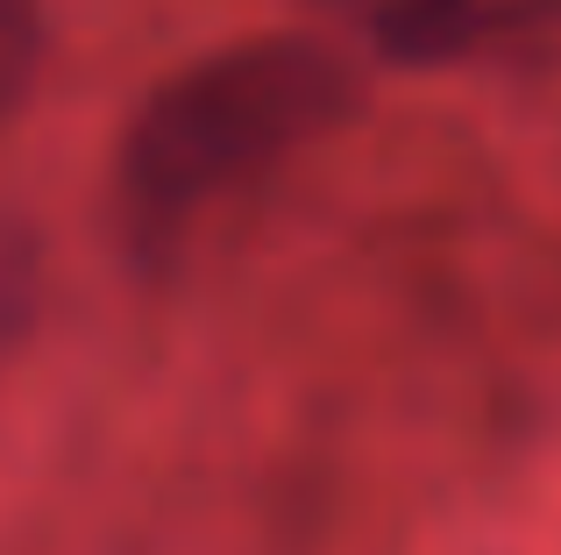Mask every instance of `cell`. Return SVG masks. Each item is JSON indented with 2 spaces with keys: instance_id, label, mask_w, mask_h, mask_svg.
Masks as SVG:
<instances>
[{
  "instance_id": "277c9868",
  "label": "cell",
  "mask_w": 561,
  "mask_h": 555,
  "mask_svg": "<svg viewBox=\"0 0 561 555\" xmlns=\"http://www.w3.org/2000/svg\"><path fill=\"white\" fill-rule=\"evenodd\" d=\"M36 285H43L36 236H28L14 214H0V349L28 328V314H36Z\"/></svg>"
},
{
  "instance_id": "7a4b0ae2",
  "label": "cell",
  "mask_w": 561,
  "mask_h": 555,
  "mask_svg": "<svg viewBox=\"0 0 561 555\" xmlns=\"http://www.w3.org/2000/svg\"><path fill=\"white\" fill-rule=\"evenodd\" d=\"M519 22H534L526 0H391L377 14V43L398 65H448Z\"/></svg>"
},
{
  "instance_id": "3957f363",
  "label": "cell",
  "mask_w": 561,
  "mask_h": 555,
  "mask_svg": "<svg viewBox=\"0 0 561 555\" xmlns=\"http://www.w3.org/2000/svg\"><path fill=\"white\" fill-rule=\"evenodd\" d=\"M43 71V0H0V122L28 100Z\"/></svg>"
},
{
  "instance_id": "6da1fadb",
  "label": "cell",
  "mask_w": 561,
  "mask_h": 555,
  "mask_svg": "<svg viewBox=\"0 0 561 555\" xmlns=\"http://www.w3.org/2000/svg\"><path fill=\"white\" fill-rule=\"evenodd\" d=\"M363 86L342 50L313 36H249L185 65L136 107L122 136V193L136 222L179 228L206 200L263 179L299 143L356 114Z\"/></svg>"
}]
</instances>
